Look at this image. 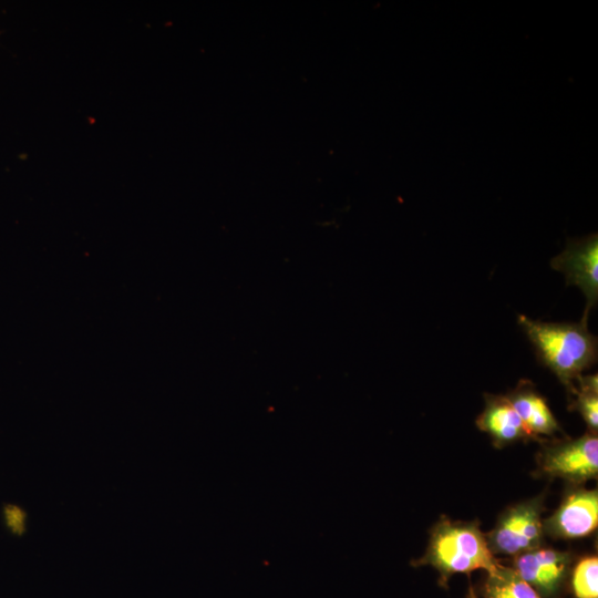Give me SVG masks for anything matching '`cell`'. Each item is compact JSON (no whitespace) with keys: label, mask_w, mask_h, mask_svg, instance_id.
<instances>
[{"label":"cell","mask_w":598,"mask_h":598,"mask_svg":"<svg viewBox=\"0 0 598 598\" xmlns=\"http://www.w3.org/2000/svg\"><path fill=\"white\" fill-rule=\"evenodd\" d=\"M570 566V555L554 549L536 548L517 555L514 570L540 596L555 595Z\"/></svg>","instance_id":"7"},{"label":"cell","mask_w":598,"mask_h":598,"mask_svg":"<svg viewBox=\"0 0 598 598\" xmlns=\"http://www.w3.org/2000/svg\"><path fill=\"white\" fill-rule=\"evenodd\" d=\"M486 598H542L540 595L508 567L499 565L488 574L485 584Z\"/></svg>","instance_id":"10"},{"label":"cell","mask_w":598,"mask_h":598,"mask_svg":"<svg viewBox=\"0 0 598 598\" xmlns=\"http://www.w3.org/2000/svg\"><path fill=\"white\" fill-rule=\"evenodd\" d=\"M573 589L577 598H598V558H582L573 574Z\"/></svg>","instance_id":"12"},{"label":"cell","mask_w":598,"mask_h":598,"mask_svg":"<svg viewBox=\"0 0 598 598\" xmlns=\"http://www.w3.org/2000/svg\"><path fill=\"white\" fill-rule=\"evenodd\" d=\"M587 318L584 315L578 323H551L518 316L538 361L571 391L573 381L597 362V337L589 332Z\"/></svg>","instance_id":"1"},{"label":"cell","mask_w":598,"mask_h":598,"mask_svg":"<svg viewBox=\"0 0 598 598\" xmlns=\"http://www.w3.org/2000/svg\"><path fill=\"white\" fill-rule=\"evenodd\" d=\"M598 524L597 491L577 489L545 520L544 530L555 538L573 539L587 536Z\"/></svg>","instance_id":"6"},{"label":"cell","mask_w":598,"mask_h":598,"mask_svg":"<svg viewBox=\"0 0 598 598\" xmlns=\"http://www.w3.org/2000/svg\"><path fill=\"white\" fill-rule=\"evenodd\" d=\"M1 516L6 529L11 535L21 537L27 533L28 513L22 506L7 503L2 506Z\"/></svg>","instance_id":"13"},{"label":"cell","mask_w":598,"mask_h":598,"mask_svg":"<svg viewBox=\"0 0 598 598\" xmlns=\"http://www.w3.org/2000/svg\"><path fill=\"white\" fill-rule=\"evenodd\" d=\"M497 445L532 437L506 396H487L486 406L476 420Z\"/></svg>","instance_id":"8"},{"label":"cell","mask_w":598,"mask_h":598,"mask_svg":"<svg viewBox=\"0 0 598 598\" xmlns=\"http://www.w3.org/2000/svg\"><path fill=\"white\" fill-rule=\"evenodd\" d=\"M540 498L506 511L486 537L493 554L519 555L539 547L543 538Z\"/></svg>","instance_id":"3"},{"label":"cell","mask_w":598,"mask_h":598,"mask_svg":"<svg viewBox=\"0 0 598 598\" xmlns=\"http://www.w3.org/2000/svg\"><path fill=\"white\" fill-rule=\"evenodd\" d=\"M579 388L573 392L577 398L575 409L580 413L591 432L596 433L598 427V379L597 374L580 375Z\"/></svg>","instance_id":"11"},{"label":"cell","mask_w":598,"mask_h":598,"mask_svg":"<svg viewBox=\"0 0 598 598\" xmlns=\"http://www.w3.org/2000/svg\"><path fill=\"white\" fill-rule=\"evenodd\" d=\"M417 564L434 567L444 582L456 573L484 569L491 574L499 566L477 523L446 518L433 528L427 550Z\"/></svg>","instance_id":"2"},{"label":"cell","mask_w":598,"mask_h":598,"mask_svg":"<svg viewBox=\"0 0 598 598\" xmlns=\"http://www.w3.org/2000/svg\"><path fill=\"white\" fill-rule=\"evenodd\" d=\"M542 470L574 484L595 478L598 473L597 434L591 432L547 448L543 455Z\"/></svg>","instance_id":"4"},{"label":"cell","mask_w":598,"mask_h":598,"mask_svg":"<svg viewBox=\"0 0 598 598\" xmlns=\"http://www.w3.org/2000/svg\"><path fill=\"white\" fill-rule=\"evenodd\" d=\"M532 437L538 434L551 435L559 430L546 400L530 384H520L506 396Z\"/></svg>","instance_id":"9"},{"label":"cell","mask_w":598,"mask_h":598,"mask_svg":"<svg viewBox=\"0 0 598 598\" xmlns=\"http://www.w3.org/2000/svg\"><path fill=\"white\" fill-rule=\"evenodd\" d=\"M550 266L566 276L568 285H575L582 290L587 299L584 315H588L598 299L597 234L569 239L565 250L551 259Z\"/></svg>","instance_id":"5"}]
</instances>
